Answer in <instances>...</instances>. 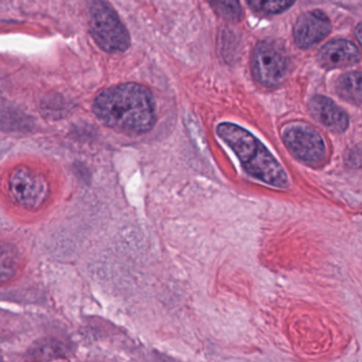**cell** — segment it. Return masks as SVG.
Segmentation results:
<instances>
[{"label": "cell", "mask_w": 362, "mask_h": 362, "mask_svg": "<svg viewBox=\"0 0 362 362\" xmlns=\"http://www.w3.org/2000/svg\"><path fill=\"white\" fill-rule=\"evenodd\" d=\"M93 113L106 127L124 134H144L156 121L152 93L138 83L108 87L93 101Z\"/></svg>", "instance_id": "6da1fadb"}, {"label": "cell", "mask_w": 362, "mask_h": 362, "mask_svg": "<svg viewBox=\"0 0 362 362\" xmlns=\"http://www.w3.org/2000/svg\"><path fill=\"white\" fill-rule=\"evenodd\" d=\"M282 136L291 154L306 165H319L327 157L325 140L308 123H291L283 130Z\"/></svg>", "instance_id": "8992f818"}, {"label": "cell", "mask_w": 362, "mask_h": 362, "mask_svg": "<svg viewBox=\"0 0 362 362\" xmlns=\"http://www.w3.org/2000/svg\"><path fill=\"white\" fill-rule=\"evenodd\" d=\"M251 72L264 86L282 84L289 72V59L284 47L276 40H261L253 50Z\"/></svg>", "instance_id": "277c9868"}, {"label": "cell", "mask_w": 362, "mask_h": 362, "mask_svg": "<svg viewBox=\"0 0 362 362\" xmlns=\"http://www.w3.org/2000/svg\"><path fill=\"white\" fill-rule=\"evenodd\" d=\"M335 91L344 101L362 103V72H350L340 76L336 81Z\"/></svg>", "instance_id": "30bf717a"}, {"label": "cell", "mask_w": 362, "mask_h": 362, "mask_svg": "<svg viewBox=\"0 0 362 362\" xmlns=\"http://www.w3.org/2000/svg\"><path fill=\"white\" fill-rule=\"evenodd\" d=\"M312 116L327 130L334 133H344L349 128L348 114L333 100L325 96L317 95L310 102Z\"/></svg>", "instance_id": "9c48e42d"}, {"label": "cell", "mask_w": 362, "mask_h": 362, "mask_svg": "<svg viewBox=\"0 0 362 362\" xmlns=\"http://www.w3.org/2000/svg\"><path fill=\"white\" fill-rule=\"evenodd\" d=\"M211 8L216 15L225 21L236 23L243 17V9L240 0H209Z\"/></svg>", "instance_id": "4fadbf2b"}, {"label": "cell", "mask_w": 362, "mask_h": 362, "mask_svg": "<svg viewBox=\"0 0 362 362\" xmlns=\"http://www.w3.org/2000/svg\"><path fill=\"white\" fill-rule=\"evenodd\" d=\"M355 34H356L357 40H358L359 44H361L362 47V23L357 26L356 30H355Z\"/></svg>", "instance_id": "5bb4252c"}, {"label": "cell", "mask_w": 362, "mask_h": 362, "mask_svg": "<svg viewBox=\"0 0 362 362\" xmlns=\"http://www.w3.org/2000/svg\"><path fill=\"white\" fill-rule=\"evenodd\" d=\"M21 264L18 251L10 244H0V284L14 278Z\"/></svg>", "instance_id": "8fae6325"}, {"label": "cell", "mask_w": 362, "mask_h": 362, "mask_svg": "<svg viewBox=\"0 0 362 362\" xmlns=\"http://www.w3.org/2000/svg\"><path fill=\"white\" fill-rule=\"evenodd\" d=\"M253 12L259 15L281 14L288 10L297 0H246Z\"/></svg>", "instance_id": "7c38bea8"}, {"label": "cell", "mask_w": 362, "mask_h": 362, "mask_svg": "<svg viewBox=\"0 0 362 362\" xmlns=\"http://www.w3.org/2000/svg\"><path fill=\"white\" fill-rule=\"evenodd\" d=\"M331 31V19L325 13L308 11L298 18L293 28V40L299 48L308 49L320 43Z\"/></svg>", "instance_id": "52a82bcc"}, {"label": "cell", "mask_w": 362, "mask_h": 362, "mask_svg": "<svg viewBox=\"0 0 362 362\" xmlns=\"http://www.w3.org/2000/svg\"><path fill=\"white\" fill-rule=\"evenodd\" d=\"M216 132L250 176L278 188L288 187L284 168L252 133L231 123H219Z\"/></svg>", "instance_id": "7a4b0ae2"}, {"label": "cell", "mask_w": 362, "mask_h": 362, "mask_svg": "<svg viewBox=\"0 0 362 362\" xmlns=\"http://www.w3.org/2000/svg\"><path fill=\"white\" fill-rule=\"evenodd\" d=\"M89 26L93 40L108 53L124 52L131 47L129 30L106 0H89Z\"/></svg>", "instance_id": "3957f363"}, {"label": "cell", "mask_w": 362, "mask_h": 362, "mask_svg": "<svg viewBox=\"0 0 362 362\" xmlns=\"http://www.w3.org/2000/svg\"><path fill=\"white\" fill-rule=\"evenodd\" d=\"M358 47L348 40H333L319 50L317 60L320 66L327 70L354 66L361 61Z\"/></svg>", "instance_id": "ba28073f"}, {"label": "cell", "mask_w": 362, "mask_h": 362, "mask_svg": "<svg viewBox=\"0 0 362 362\" xmlns=\"http://www.w3.org/2000/svg\"><path fill=\"white\" fill-rule=\"evenodd\" d=\"M8 187L13 200L21 208L29 210L44 206L50 195L46 176L28 166H19L11 172Z\"/></svg>", "instance_id": "5b68a950"}]
</instances>
